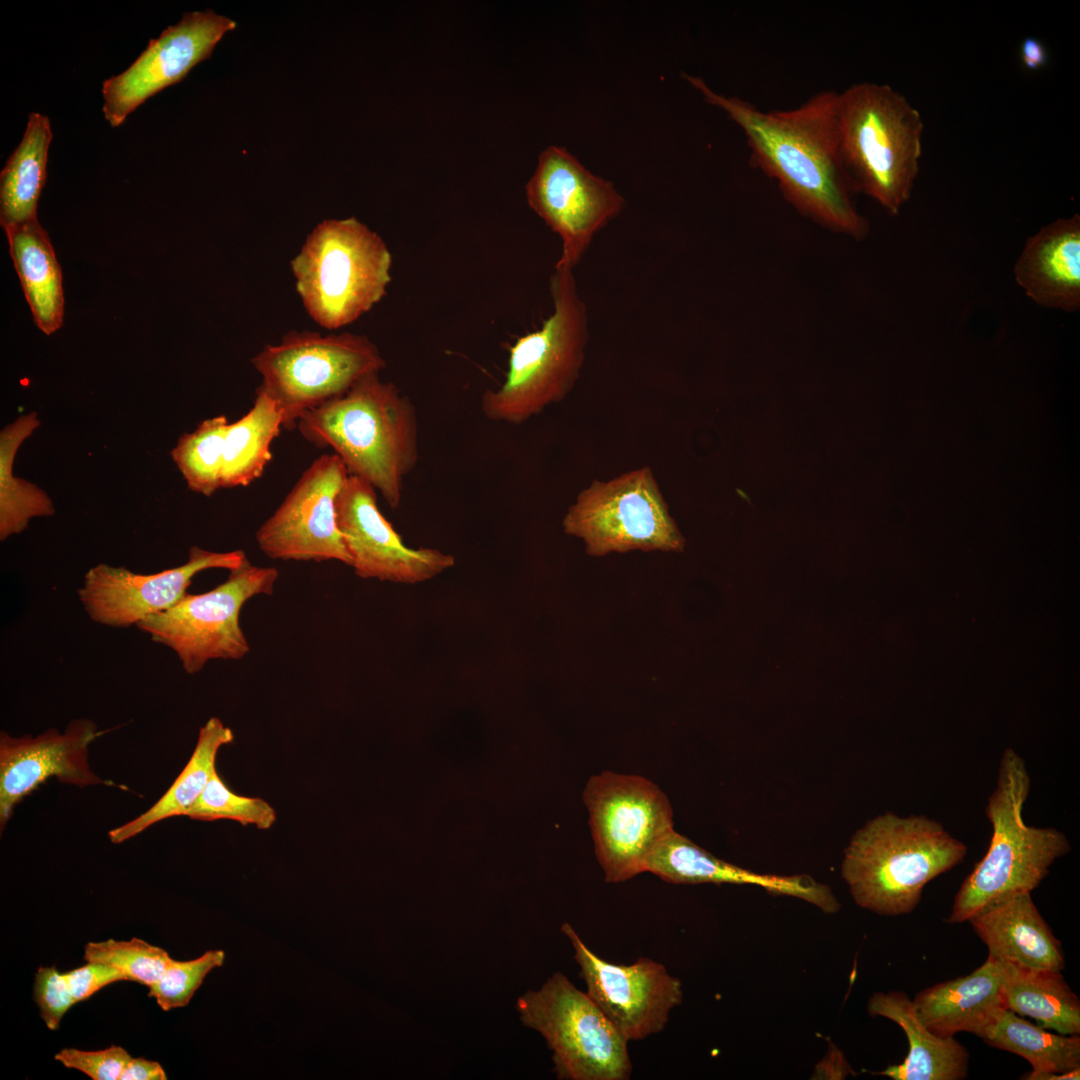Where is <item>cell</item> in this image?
<instances>
[{
    "mask_svg": "<svg viewBox=\"0 0 1080 1080\" xmlns=\"http://www.w3.org/2000/svg\"><path fill=\"white\" fill-rule=\"evenodd\" d=\"M10 256L37 327L46 335L64 317L62 273L47 232L38 219L4 229Z\"/></svg>",
    "mask_w": 1080,
    "mask_h": 1080,
    "instance_id": "obj_25",
    "label": "cell"
},
{
    "mask_svg": "<svg viewBox=\"0 0 1080 1080\" xmlns=\"http://www.w3.org/2000/svg\"><path fill=\"white\" fill-rule=\"evenodd\" d=\"M928 1029L940 1037L968 1032L981 1038L1006 1010L998 961H986L970 974L923 989L912 1000Z\"/></svg>",
    "mask_w": 1080,
    "mask_h": 1080,
    "instance_id": "obj_23",
    "label": "cell"
},
{
    "mask_svg": "<svg viewBox=\"0 0 1080 1080\" xmlns=\"http://www.w3.org/2000/svg\"><path fill=\"white\" fill-rule=\"evenodd\" d=\"M166 1072L157 1061L132 1058L124 1067L119 1080H166Z\"/></svg>",
    "mask_w": 1080,
    "mask_h": 1080,
    "instance_id": "obj_39",
    "label": "cell"
},
{
    "mask_svg": "<svg viewBox=\"0 0 1080 1080\" xmlns=\"http://www.w3.org/2000/svg\"><path fill=\"white\" fill-rule=\"evenodd\" d=\"M274 567L248 559L228 578L202 594H186L169 609L136 624L151 640L173 650L187 674L200 672L210 660H238L249 652L240 626L243 605L257 595H271L278 579Z\"/></svg>",
    "mask_w": 1080,
    "mask_h": 1080,
    "instance_id": "obj_11",
    "label": "cell"
},
{
    "mask_svg": "<svg viewBox=\"0 0 1080 1080\" xmlns=\"http://www.w3.org/2000/svg\"><path fill=\"white\" fill-rule=\"evenodd\" d=\"M967 846L925 815L886 812L869 820L844 851L841 876L855 903L882 916L911 913L924 887L960 864Z\"/></svg>",
    "mask_w": 1080,
    "mask_h": 1080,
    "instance_id": "obj_3",
    "label": "cell"
},
{
    "mask_svg": "<svg viewBox=\"0 0 1080 1080\" xmlns=\"http://www.w3.org/2000/svg\"><path fill=\"white\" fill-rule=\"evenodd\" d=\"M595 854L609 883L645 872L654 846L672 829L673 810L666 794L649 779L603 771L583 790Z\"/></svg>",
    "mask_w": 1080,
    "mask_h": 1080,
    "instance_id": "obj_12",
    "label": "cell"
},
{
    "mask_svg": "<svg viewBox=\"0 0 1080 1080\" xmlns=\"http://www.w3.org/2000/svg\"><path fill=\"white\" fill-rule=\"evenodd\" d=\"M645 872L673 884H750L770 893L802 899L825 913L840 905L831 889L807 875L759 874L728 863L672 829L652 849Z\"/></svg>",
    "mask_w": 1080,
    "mask_h": 1080,
    "instance_id": "obj_20",
    "label": "cell"
},
{
    "mask_svg": "<svg viewBox=\"0 0 1080 1080\" xmlns=\"http://www.w3.org/2000/svg\"><path fill=\"white\" fill-rule=\"evenodd\" d=\"M246 559L242 550L216 552L195 545L184 564L154 574H138L126 567L100 563L86 572L77 594L93 622L127 628L178 603L199 572L230 571Z\"/></svg>",
    "mask_w": 1080,
    "mask_h": 1080,
    "instance_id": "obj_16",
    "label": "cell"
},
{
    "mask_svg": "<svg viewBox=\"0 0 1080 1080\" xmlns=\"http://www.w3.org/2000/svg\"><path fill=\"white\" fill-rule=\"evenodd\" d=\"M1015 280L1038 305L1080 309V216L1057 219L1027 239L1014 265Z\"/></svg>",
    "mask_w": 1080,
    "mask_h": 1080,
    "instance_id": "obj_21",
    "label": "cell"
},
{
    "mask_svg": "<svg viewBox=\"0 0 1080 1080\" xmlns=\"http://www.w3.org/2000/svg\"><path fill=\"white\" fill-rule=\"evenodd\" d=\"M229 423L225 415L206 419L192 432L183 434L172 449L171 457L191 491L211 496L221 488Z\"/></svg>",
    "mask_w": 1080,
    "mask_h": 1080,
    "instance_id": "obj_32",
    "label": "cell"
},
{
    "mask_svg": "<svg viewBox=\"0 0 1080 1080\" xmlns=\"http://www.w3.org/2000/svg\"><path fill=\"white\" fill-rule=\"evenodd\" d=\"M224 959L223 950H208L188 961L172 959L161 977L148 987V997L154 998L164 1011L185 1007L208 973L222 966Z\"/></svg>",
    "mask_w": 1080,
    "mask_h": 1080,
    "instance_id": "obj_35",
    "label": "cell"
},
{
    "mask_svg": "<svg viewBox=\"0 0 1080 1080\" xmlns=\"http://www.w3.org/2000/svg\"><path fill=\"white\" fill-rule=\"evenodd\" d=\"M86 962L101 963L118 969L129 981L147 987L154 984L172 958L166 950L133 937L130 940L108 939L89 942L84 948Z\"/></svg>",
    "mask_w": 1080,
    "mask_h": 1080,
    "instance_id": "obj_33",
    "label": "cell"
},
{
    "mask_svg": "<svg viewBox=\"0 0 1080 1080\" xmlns=\"http://www.w3.org/2000/svg\"><path fill=\"white\" fill-rule=\"evenodd\" d=\"M553 312L509 350L500 387L486 390L481 411L491 421L519 425L562 401L574 387L585 359L588 315L573 268L555 265L550 279Z\"/></svg>",
    "mask_w": 1080,
    "mask_h": 1080,
    "instance_id": "obj_6",
    "label": "cell"
},
{
    "mask_svg": "<svg viewBox=\"0 0 1080 1080\" xmlns=\"http://www.w3.org/2000/svg\"><path fill=\"white\" fill-rule=\"evenodd\" d=\"M186 816L202 821L233 820L243 826L254 825L260 830L271 828L276 821L275 809L268 802L259 797L232 792L216 771Z\"/></svg>",
    "mask_w": 1080,
    "mask_h": 1080,
    "instance_id": "obj_34",
    "label": "cell"
},
{
    "mask_svg": "<svg viewBox=\"0 0 1080 1080\" xmlns=\"http://www.w3.org/2000/svg\"><path fill=\"white\" fill-rule=\"evenodd\" d=\"M105 733L89 719L71 721L63 733L48 729L36 736L0 735V825L4 828L13 809L25 796L47 779L78 787L105 784L88 764V746Z\"/></svg>",
    "mask_w": 1080,
    "mask_h": 1080,
    "instance_id": "obj_19",
    "label": "cell"
},
{
    "mask_svg": "<svg viewBox=\"0 0 1080 1080\" xmlns=\"http://www.w3.org/2000/svg\"><path fill=\"white\" fill-rule=\"evenodd\" d=\"M282 428L281 410L258 387L250 410L227 427L221 488L247 487L260 478L271 460V445Z\"/></svg>",
    "mask_w": 1080,
    "mask_h": 1080,
    "instance_id": "obj_29",
    "label": "cell"
},
{
    "mask_svg": "<svg viewBox=\"0 0 1080 1080\" xmlns=\"http://www.w3.org/2000/svg\"><path fill=\"white\" fill-rule=\"evenodd\" d=\"M988 948V957L1013 965L1062 971L1060 941L1040 914L1030 892L1002 898L968 919Z\"/></svg>",
    "mask_w": 1080,
    "mask_h": 1080,
    "instance_id": "obj_22",
    "label": "cell"
},
{
    "mask_svg": "<svg viewBox=\"0 0 1080 1080\" xmlns=\"http://www.w3.org/2000/svg\"><path fill=\"white\" fill-rule=\"evenodd\" d=\"M1020 57L1025 68L1035 71L1047 64L1048 51L1038 39L1026 37L1021 44Z\"/></svg>",
    "mask_w": 1080,
    "mask_h": 1080,
    "instance_id": "obj_40",
    "label": "cell"
},
{
    "mask_svg": "<svg viewBox=\"0 0 1080 1080\" xmlns=\"http://www.w3.org/2000/svg\"><path fill=\"white\" fill-rule=\"evenodd\" d=\"M836 122L854 192L898 214L919 172L924 130L919 111L888 84L860 82L837 92Z\"/></svg>",
    "mask_w": 1080,
    "mask_h": 1080,
    "instance_id": "obj_4",
    "label": "cell"
},
{
    "mask_svg": "<svg viewBox=\"0 0 1080 1080\" xmlns=\"http://www.w3.org/2000/svg\"><path fill=\"white\" fill-rule=\"evenodd\" d=\"M76 1003L90 998L103 987L118 981H129L118 969L101 963L85 965L64 972Z\"/></svg>",
    "mask_w": 1080,
    "mask_h": 1080,
    "instance_id": "obj_38",
    "label": "cell"
},
{
    "mask_svg": "<svg viewBox=\"0 0 1080 1080\" xmlns=\"http://www.w3.org/2000/svg\"><path fill=\"white\" fill-rule=\"evenodd\" d=\"M1078 1080L1080 1079V1067L1065 1072L1037 1074L1029 1080Z\"/></svg>",
    "mask_w": 1080,
    "mask_h": 1080,
    "instance_id": "obj_41",
    "label": "cell"
},
{
    "mask_svg": "<svg viewBox=\"0 0 1080 1080\" xmlns=\"http://www.w3.org/2000/svg\"><path fill=\"white\" fill-rule=\"evenodd\" d=\"M562 526L594 557L636 550L679 552L684 547L649 466L607 481L593 480L569 506Z\"/></svg>",
    "mask_w": 1080,
    "mask_h": 1080,
    "instance_id": "obj_9",
    "label": "cell"
},
{
    "mask_svg": "<svg viewBox=\"0 0 1080 1080\" xmlns=\"http://www.w3.org/2000/svg\"><path fill=\"white\" fill-rule=\"evenodd\" d=\"M235 28V21L212 10L193 11L151 39L126 70L102 84V110L110 126H120L148 98L185 78Z\"/></svg>",
    "mask_w": 1080,
    "mask_h": 1080,
    "instance_id": "obj_17",
    "label": "cell"
},
{
    "mask_svg": "<svg viewBox=\"0 0 1080 1080\" xmlns=\"http://www.w3.org/2000/svg\"><path fill=\"white\" fill-rule=\"evenodd\" d=\"M319 448H330L349 475L369 483L392 509L419 457L416 408L399 388L368 375L346 393L306 412L296 427Z\"/></svg>",
    "mask_w": 1080,
    "mask_h": 1080,
    "instance_id": "obj_2",
    "label": "cell"
},
{
    "mask_svg": "<svg viewBox=\"0 0 1080 1080\" xmlns=\"http://www.w3.org/2000/svg\"><path fill=\"white\" fill-rule=\"evenodd\" d=\"M1030 788L1024 759L1007 748L985 810L992 827L989 847L956 893L947 923L968 921L976 912L1007 896L1031 893L1048 875L1052 864L1070 851V842L1061 831L1025 823L1023 808Z\"/></svg>",
    "mask_w": 1080,
    "mask_h": 1080,
    "instance_id": "obj_5",
    "label": "cell"
},
{
    "mask_svg": "<svg viewBox=\"0 0 1080 1080\" xmlns=\"http://www.w3.org/2000/svg\"><path fill=\"white\" fill-rule=\"evenodd\" d=\"M36 412L19 416L0 433V539L24 531L34 517L54 514L52 500L38 486L14 476L13 464L22 443L39 427Z\"/></svg>",
    "mask_w": 1080,
    "mask_h": 1080,
    "instance_id": "obj_31",
    "label": "cell"
},
{
    "mask_svg": "<svg viewBox=\"0 0 1080 1080\" xmlns=\"http://www.w3.org/2000/svg\"><path fill=\"white\" fill-rule=\"evenodd\" d=\"M738 493H739V494H740V495H741V496H742V497H743V498H744L745 500L749 501V497L747 496V494H746V493L742 492L741 490H738Z\"/></svg>",
    "mask_w": 1080,
    "mask_h": 1080,
    "instance_id": "obj_42",
    "label": "cell"
},
{
    "mask_svg": "<svg viewBox=\"0 0 1080 1080\" xmlns=\"http://www.w3.org/2000/svg\"><path fill=\"white\" fill-rule=\"evenodd\" d=\"M54 1058L65 1067L79 1070L93 1080H119L131 1056L121 1046L111 1045L97 1051L65 1048Z\"/></svg>",
    "mask_w": 1080,
    "mask_h": 1080,
    "instance_id": "obj_37",
    "label": "cell"
},
{
    "mask_svg": "<svg viewBox=\"0 0 1080 1080\" xmlns=\"http://www.w3.org/2000/svg\"><path fill=\"white\" fill-rule=\"evenodd\" d=\"M683 77L741 128L751 165L775 180L800 214L830 231L866 237L868 221L855 206L840 156L836 91L817 92L795 108L763 111L715 92L698 76Z\"/></svg>",
    "mask_w": 1080,
    "mask_h": 1080,
    "instance_id": "obj_1",
    "label": "cell"
},
{
    "mask_svg": "<svg viewBox=\"0 0 1080 1080\" xmlns=\"http://www.w3.org/2000/svg\"><path fill=\"white\" fill-rule=\"evenodd\" d=\"M260 388L278 405L283 428L292 430L308 411L346 393L386 362L367 337L351 332L290 331L252 359Z\"/></svg>",
    "mask_w": 1080,
    "mask_h": 1080,
    "instance_id": "obj_8",
    "label": "cell"
},
{
    "mask_svg": "<svg viewBox=\"0 0 1080 1080\" xmlns=\"http://www.w3.org/2000/svg\"><path fill=\"white\" fill-rule=\"evenodd\" d=\"M52 137L49 118L38 112L30 113L23 137L0 174V224L3 229L37 219Z\"/></svg>",
    "mask_w": 1080,
    "mask_h": 1080,
    "instance_id": "obj_27",
    "label": "cell"
},
{
    "mask_svg": "<svg viewBox=\"0 0 1080 1080\" xmlns=\"http://www.w3.org/2000/svg\"><path fill=\"white\" fill-rule=\"evenodd\" d=\"M981 1039L989 1046L1019 1055L1031 1064V1071L1021 1077L1065 1072L1080 1067L1079 1035L1052 1033L1006 1009L984 1032Z\"/></svg>",
    "mask_w": 1080,
    "mask_h": 1080,
    "instance_id": "obj_30",
    "label": "cell"
},
{
    "mask_svg": "<svg viewBox=\"0 0 1080 1080\" xmlns=\"http://www.w3.org/2000/svg\"><path fill=\"white\" fill-rule=\"evenodd\" d=\"M33 993L40 1016L50 1030H56L65 1013L76 1004L65 974L54 966L37 970Z\"/></svg>",
    "mask_w": 1080,
    "mask_h": 1080,
    "instance_id": "obj_36",
    "label": "cell"
},
{
    "mask_svg": "<svg viewBox=\"0 0 1080 1080\" xmlns=\"http://www.w3.org/2000/svg\"><path fill=\"white\" fill-rule=\"evenodd\" d=\"M348 475L334 453L316 458L256 531L261 552L275 560H335L350 566L335 507Z\"/></svg>",
    "mask_w": 1080,
    "mask_h": 1080,
    "instance_id": "obj_14",
    "label": "cell"
},
{
    "mask_svg": "<svg viewBox=\"0 0 1080 1080\" xmlns=\"http://www.w3.org/2000/svg\"><path fill=\"white\" fill-rule=\"evenodd\" d=\"M335 507L350 566L360 578L415 584L455 564L451 554L438 549L408 547L381 513L377 491L359 477L348 475Z\"/></svg>",
    "mask_w": 1080,
    "mask_h": 1080,
    "instance_id": "obj_18",
    "label": "cell"
},
{
    "mask_svg": "<svg viewBox=\"0 0 1080 1080\" xmlns=\"http://www.w3.org/2000/svg\"><path fill=\"white\" fill-rule=\"evenodd\" d=\"M523 1024L538 1031L553 1052L557 1078L626 1080L627 1044L602 1010L561 972L517 1000Z\"/></svg>",
    "mask_w": 1080,
    "mask_h": 1080,
    "instance_id": "obj_10",
    "label": "cell"
},
{
    "mask_svg": "<svg viewBox=\"0 0 1080 1080\" xmlns=\"http://www.w3.org/2000/svg\"><path fill=\"white\" fill-rule=\"evenodd\" d=\"M391 267L387 244L354 217L319 223L291 261L305 310L328 330L372 309L387 292Z\"/></svg>",
    "mask_w": 1080,
    "mask_h": 1080,
    "instance_id": "obj_7",
    "label": "cell"
},
{
    "mask_svg": "<svg viewBox=\"0 0 1080 1080\" xmlns=\"http://www.w3.org/2000/svg\"><path fill=\"white\" fill-rule=\"evenodd\" d=\"M1006 1009L1064 1035L1080 1034V1000L1061 971L1031 969L996 960Z\"/></svg>",
    "mask_w": 1080,
    "mask_h": 1080,
    "instance_id": "obj_26",
    "label": "cell"
},
{
    "mask_svg": "<svg viewBox=\"0 0 1080 1080\" xmlns=\"http://www.w3.org/2000/svg\"><path fill=\"white\" fill-rule=\"evenodd\" d=\"M871 1016L884 1017L906 1034L909 1052L898 1065L880 1072L894 1080H961L968 1072L969 1053L954 1037L932 1033L920 1019L914 1003L901 991L874 993L867 1004Z\"/></svg>",
    "mask_w": 1080,
    "mask_h": 1080,
    "instance_id": "obj_24",
    "label": "cell"
},
{
    "mask_svg": "<svg viewBox=\"0 0 1080 1080\" xmlns=\"http://www.w3.org/2000/svg\"><path fill=\"white\" fill-rule=\"evenodd\" d=\"M232 730L216 718L201 727L194 751L179 776L165 794L147 811L133 820L109 831L113 843H122L153 824L175 816H186L189 808L204 790L216 771L218 750L233 741Z\"/></svg>",
    "mask_w": 1080,
    "mask_h": 1080,
    "instance_id": "obj_28",
    "label": "cell"
},
{
    "mask_svg": "<svg viewBox=\"0 0 1080 1080\" xmlns=\"http://www.w3.org/2000/svg\"><path fill=\"white\" fill-rule=\"evenodd\" d=\"M561 930L572 943L586 993L625 1040H641L665 1028L671 1010L683 999L680 979L648 958L630 965L607 962L585 945L569 923Z\"/></svg>",
    "mask_w": 1080,
    "mask_h": 1080,
    "instance_id": "obj_15",
    "label": "cell"
},
{
    "mask_svg": "<svg viewBox=\"0 0 1080 1080\" xmlns=\"http://www.w3.org/2000/svg\"><path fill=\"white\" fill-rule=\"evenodd\" d=\"M525 190L528 205L561 238L556 265L570 268L580 262L594 235L625 203L612 182L591 173L557 146L540 154Z\"/></svg>",
    "mask_w": 1080,
    "mask_h": 1080,
    "instance_id": "obj_13",
    "label": "cell"
}]
</instances>
